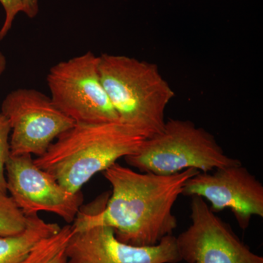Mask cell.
<instances>
[{
	"label": "cell",
	"mask_w": 263,
	"mask_h": 263,
	"mask_svg": "<svg viewBox=\"0 0 263 263\" xmlns=\"http://www.w3.org/2000/svg\"><path fill=\"white\" fill-rule=\"evenodd\" d=\"M10 130L9 122L0 111V192L7 194L5 166L10 156Z\"/></svg>",
	"instance_id": "cell-14"
},
{
	"label": "cell",
	"mask_w": 263,
	"mask_h": 263,
	"mask_svg": "<svg viewBox=\"0 0 263 263\" xmlns=\"http://www.w3.org/2000/svg\"><path fill=\"white\" fill-rule=\"evenodd\" d=\"M7 67L6 57L2 52H0V76L3 75Z\"/></svg>",
	"instance_id": "cell-17"
},
{
	"label": "cell",
	"mask_w": 263,
	"mask_h": 263,
	"mask_svg": "<svg viewBox=\"0 0 263 263\" xmlns=\"http://www.w3.org/2000/svg\"><path fill=\"white\" fill-rule=\"evenodd\" d=\"M60 229L58 224L43 220L38 214L27 216L22 233L0 236V263H22L40 241Z\"/></svg>",
	"instance_id": "cell-11"
},
{
	"label": "cell",
	"mask_w": 263,
	"mask_h": 263,
	"mask_svg": "<svg viewBox=\"0 0 263 263\" xmlns=\"http://www.w3.org/2000/svg\"><path fill=\"white\" fill-rule=\"evenodd\" d=\"M27 224V216L7 193L0 192V236L22 233Z\"/></svg>",
	"instance_id": "cell-13"
},
{
	"label": "cell",
	"mask_w": 263,
	"mask_h": 263,
	"mask_svg": "<svg viewBox=\"0 0 263 263\" xmlns=\"http://www.w3.org/2000/svg\"><path fill=\"white\" fill-rule=\"evenodd\" d=\"M47 84L55 106L76 123L119 122L100 79L99 57L92 52L53 65Z\"/></svg>",
	"instance_id": "cell-5"
},
{
	"label": "cell",
	"mask_w": 263,
	"mask_h": 263,
	"mask_svg": "<svg viewBox=\"0 0 263 263\" xmlns=\"http://www.w3.org/2000/svg\"><path fill=\"white\" fill-rule=\"evenodd\" d=\"M23 3V13L29 18L37 16L39 11L38 0H22Z\"/></svg>",
	"instance_id": "cell-16"
},
{
	"label": "cell",
	"mask_w": 263,
	"mask_h": 263,
	"mask_svg": "<svg viewBox=\"0 0 263 263\" xmlns=\"http://www.w3.org/2000/svg\"><path fill=\"white\" fill-rule=\"evenodd\" d=\"M5 176L7 191L26 216L45 212L66 222L75 220L84 201L81 192L72 193L34 163L32 155L10 156Z\"/></svg>",
	"instance_id": "cell-8"
},
{
	"label": "cell",
	"mask_w": 263,
	"mask_h": 263,
	"mask_svg": "<svg viewBox=\"0 0 263 263\" xmlns=\"http://www.w3.org/2000/svg\"><path fill=\"white\" fill-rule=\"evenodd\" d=\"M140 172L170 176L194 168L202 173L241 162L224 153L209 132L191 121L169 119L163 129L147 138L136 153L124 157Z\"/></svg>",
	"instance_id": "cell-4"
},
{
	"label": "cell",
	"mask_w": 263,
	"mask_h": 263,
	"mask_svg": "<svg viewBox=\"0 0 263 263\" xmlns=\"http://www.w3.org/2000/svg\"><path fill=\"white\" fill-rule=\"evenodd\" d=\"M99 72L119 122L146 139L163 129L164 111L175 91L155 64L103 53Z\"/></svg>",
	"instance_id": "cell-3"
},
{
	"label": "cell",
	"mask_w": 263,
	"mask_h": 263,
	"mask_svg": "<svg viewBox=\"0 0 263 263\" xmlns=\"http://www.w3.org/2000/svg\"><path fill=\"white\" fill-rule=\"evenodd\" d=\"M72 234V226H64L55 234L40 241L22 263H66V251Z\"/></svg>",
	"instance_id": "cell-12"
},
{
	"label": "cell",
	"mask_w": 263,
	"mask_h": 263,
	"mask_svg": "<svg viewBox=\"0 0 263 263\" xmlns=\"http://www.w3.org/2000/svg\"><path fill=\"white\" fill-rule=\"evenodd\" d=\"M66 263H178L181 262L176 237H164L157 245L137 247L117 239L113 229L96 226L73 231Z\"/></svg>",
	"instance_id": "cell-10"
},
{
	"label": "cell",
	"mask_w": 263,
	"mask_h": 263,
	"mask_svg": "<svg viewBox=\"0 0 263 263\" xmlns=\"http://www.w3.org/2000/svg\"><path fill=\"white\" fill-rule=\"evenodd\" d=\"M181 195L202 197L215 214L230 209L243 230L249 228L252 216L263 217L262 183L242 164L192 176Z\"/></svg>",
	"instance_id": "cell-9"
},
{
	"label": "cell",
	"mask_w": 263,
	"mask_h": 263,
	"mask_svg": "<svg viewBox=\"0 0 263 263\" xmlns=\"http://www.w3.org/2000/svg\"><path fill=\"white\" fill-rule=\"evenodd\" d=\"M190 227L176 237L181 261L186 263H263L213 212L202 197H191Z\"/></svg>",
	"instance_id": "cell-7"
},
{
	"label": "cell",
	"mask_w": 263,
	"mask_h": 263,
	"mask_svg": "<svg viewBox=\"0 0 263 263\" xmlns=\"http://www.w3.org/2000/svg\"><path fill=\"white\" fill-rule=\"evenodd\" d=\"M199 173L190 168L162 176L137 172L116 162L103 172L111 185V195L104 194L91 209L81 207L72 229L77 233L106 226L123 243L137 247L157 245L177 228L173 208L185 182Z\"/></svg>",
	"instance_id": "cell-1"
},
{
	"label": "cell",
	"mask_w": 263,
	"mask_h": 263,
	"mask_svg": "<svg viewBox=\"0 0 263 263\" xmlns=\"http://www.w3.org/2000/svg\"><path fill=\"white\" fill-rule=\"evenodd\" d=\"M0 111L11 129V156L41 157L62 133L76 124L55 106L50 97L34 89L12 91L5 97Z\"/></svg>",
	"instance_id": "cell-6"
},
{
	"label": "cell",
	"mask_w": 263,
	"mask_h": 263,
	"mask_svg": "<svg viewBox=\"0 0 263 263\" xmlns=\"http://www.w3.org/2000/svg\"><path fill=\"white\" fill-rule=\"evenodd\" d=\"M146 138L122 122L76 123L53 141L34 163L72 193L119 159L133 155Z\"/></svg>",
	"instance_id": "cell-2"
},
{
	"label": "cell",
	"mask_w": 263,
	"mask_h": 263,
	"mask_svg": "<svg viewBox=\"0 0 263 263\" xmlns=\"http://www.w3.org/2000/svg\"><path fill=\"white\" fill-rule=\"evenodd\" d=\"M0 3L5 12L4 24L0 29V41H2L11 29L15 16L23 12V3L22 0H0Z\"/></svg>",
	"instance_id": "cell-15"
}]
</instances>
